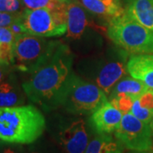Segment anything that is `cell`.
<instances>
[{"instance_id": "6da1fadb", "label": "cell", "mask_w": 153, "mask_h": 153, "mask_svg": "<svg viewBox=\"0 0 153 153\" xmlns=\"http://www.w3.org/2000/svg\"><path fill=\"white\" fill-rule=\"evenodd\" d=\"M73 55L66 44L58 41L47 58L22 84L32 102L46 110L61 105V99L71 75Z\"/></svg>"}, {"instance_id": "7a4b0ae2", "label": "cell", "mask_w": 153, "mask_h": 153, "mask_svg": "<svg viewBox=\"0 0 153 153\" xmlns=\"http://www.w3.org/2000/svg\"><path fill=\"white\" fill-rule=\"evenodd\" d=\"M43 113L33 105L0 107V140L10 144H31L45 129Z\"/></svg>"}, {"instance_id": "3957f363", "label": "cell", "mask_w": 153, "mask_h": 153, "mask_svg": "<svg viewBox=\"0 0 153 153\" xmlns=\"http://www.w3.org/2000/svg\"><path fill=\"white\" fill-rule=\"evenodd\" d=\"M107 35L115 44L132 55L153 54V32L126 12L110 19Z\"/></svg>"}, {"instance_id": "277c9868", "label": "cell", "mask_w": 153, "mask_h": 153, "mask_svg": "<svg viewBox=\"0 0 153 153\" xmlns=\"http://www.w3.org/2000/svg\"><path fill=\"white\" fill-rule=\"evenodd\" d=\"M107 101V95L97 85L71 73L61 99V105L75 114L93 113Z\"/></svg>"}, {"instance_id": "5b68a950", "label": "cell", "mask_w": 153, "mask_h": 153, "mask_svg": "<svg viewBox=\"0 0 153 153\" xmlns=\"http://www.w3.org/2000/svg\"><path fill=\"white\" fill-rule=\"evenodd\" d=\"M58 41L25 33L16 36L12 46V64L18 70L32 73L44 61Z\"/></svg>"}, {"instance_id": "8992f818", "label": "cell", "mask_w": 153, "mask_h": 153, "mask_svg": "<svg viewBox=\"0 0 153 153\" xmlns=\"http://www.w3.org/2000/svg\"><path fill=\"white\" fill-rule=\"evenodd\" d=\"M22 19L27 33L33 36L60 37L67 32L66 6L56 10L27 9L22 12Z\"/></svg>"}, {"instance_id": "52a82bcc", "label": "cell", "mask_w": 153, "mask_h": 153, "mask_svg": "<svg viewBox=\"0 0 153 153\" xmlns=\"http://www.w3.org/2000/svg\"><path fill=\"white\" fill-rule=\"evenodd\" d=\"M115 136L127 149L134 152H148L153 146V134L150 124L134 115L123 114Z\"/></svg>"}, {"instance_id": "ba28073f", "label": "cell", "mask_w": 153, "mask_h": 153, "mask_svg": "<svg viewBox=\"0 0 153 153\" xmlns=\"http://www.w3.org/2000/svg\"><path fill=\"white\" fill-rule=\"evenodd\" d=\"M60 142L66 153H85L88 136L84 121H73L60 134Z\"/></svg>"}, {"instance_id": "9c48e42d", "label": "cell", "mask_w": 153, "mask_h": 153, "mask_svg": "<svg viewBox=\"0 0 153 153\" xmlns=\"http://www.w3.org/2000/svg\"><path fill=\"white\" fill-rule=\"evenodd\" d=\"M123 114L110 101H105L91 116V122L99 134H110L118 128Z\"/></svg>"}, {"instance_id": "30bf717a", "label": "cell", "mask_w": 153, "mask_h": 153, "mask_svg": "<svg viewBox=\"0 0 153 153\" xmlns=\"http://www.w3.org/2000/svg\"><path fill=\"white\" fill-rule=\"evenodd\" d=\"M127 71L153 89V54L132 55L127 63Z\"/></svg>"}, {"instance_id": "8fae6325", "label": "cell", "mask_w": 153, "mask_h": 153, "mask_svg": "<svg viewBox=\"0 0 153 153\" xmlns=\"http://www.w3.org/2000/svg\"><path fill=\"white\" fill-rule=\"evenodd\" d=\"M127 64L122 61H111L105 64L99 71L96 83L106 95H110L116 84L127 73Z\"/></svg>"}, {"instance_id": "7c38bea8", "label": "cell", "mask_w": 153, "mask_h": 153, "mask_svg": "<svg viewBox=\"0 0 153 153\" xmlns=\"http://www.w3.org/2000/svg\"><path fill=\"white\" fill-rule=\"evenodd\" d=\"M67 37L78 39L88 25L86 13L82 6L75 0H69L66 5Z\"/></svg>"}, {"instance_id": "4fadbf2b", "label": "cell", "mask_w": 153, "mask_h": 153, "mask_svg": "<svg viewBox=\"0 0 153 153\" xmlns=\"http://www.w3.org/2000/svg\"><path fill=\"white\" fill-rule=\"evenodd\" d=\"M125 12L135 22L153 32V0H131Z\"/></svg>"}, {"instance_id": "5bb4252c", "label": "cell", "mask_w": 153, "mask_h": 153, "mask_svg": "<svg viewBox=\"0 0 153 153\" xmlns=\"http://www.w3.org/2000/svg\"><path fill=\"white\" fill-rule=\"evenodd\" d=\"M81 2L88 11L110 19L119 16L125 12L120 0H81Z\"/></svg>"}, {"instance_id": "9a60e30c", "label": "cell", "mask_w": 153, "mask_h": 153, "mask_svg": "<svg viewBox=\"0 0 153 153\" xmlns=\"http://www.w3.org/2000/svg\"><path fill=\"white\" fill-rule=\"evenodd\" d=\"M148 89L149 88L140 80H138L132 76L125 77L121 79L116 84L111 93L110 94V98L116 95H126L136 100Z\"/></svg>"}, {"instance_id": "2e32d148", "label": "cell", "mask_w": 153, "mask_h": 153, "mask_svg": "<svg viewBox=\"0 0 153 153\" xmlns=\"http://www.w3.org/2000/svg\"><path fill=\"white\" fill-rule=\"evenodd\" d=\"M25 100L20 88L12 78L0 83V107L22 105Z\"/></svg>"}, {"instance_id": "e0dca14e", "label": "cell", "mask_w": 153, "mask_h": 153, "mask_svg": "<svg viewBox=\"0 0 153 153\" xmlns=\"http://www.w3.org/2000/svg\"><path fill=\"white\" fill-rule=\"evenodd\" d=\"M130 113L150 124L153 118V89L149 88L134 100Z\"/></svg>"}, {"instance_id": "ac0fdd59", "label": "cell", "mask_w": 153, "mask_h": 153, "mask_svg": "<svg viewBox=\"0 0 153 153\" xmlns=\"http://www.w3.org/2000/svg\"><path fill=\"white\" fill-rule=\"evenodd\" d=\"M85 153H123V149L108 134H100L88 143Z\"/></svg>"}, {"instance_id": "d6986e66", "label": "cell", "mask_w": 153, "mask_h": 153, "mask_svg": "<svg viewBox=\"0 0 153 153\" xmlns=\"http://www.w3.org/2000/svg\"><path fill=\"white\" fill-rule=\"evenodd\" d=\"M22 4L30 10L37 9H51L56 10L67 5L69 0H22Z\"/></svg>"}, {"instance_id": "ffe728a7", "label": "cell", "mask_w": 153, "mask_h": 153, "mask_svg": "<svg viewBox=\"0 0 153 153\" xmlns=\"http://www.w3.org/2000/svg\"><path fill=\"white\" fill-rule=\"evenodd\" d=\"M110 102L119 110L123 114H126L131 111L134 100L126 95H116L110 98Z\"/></svg>"}, {"instance_id": "44dd1931", "label": "cell", "mask_w": 153, "mask_h": 153, "mask_svg": "<svg viewBox=\"0 0 153 153\" xmlns=\"http://www.w3.org/2000/svg\"><path fill=\"white\" fill-rule=\"evenodd\" d=\"M22 13H6L0 12V27H9L13 22L22 17Z\"/></svg>"}, {"instance_id": "7402d4cb", "label": "cell", "mask_w": 153, "mask_h": 153, "mask_svg": "<svg viewBox=\"0 0 153 153\" xmlns=\"http://www.w3.org/2000/svg\"><path fill=\"white\" fill-rule=\"evenodd\" d=\"M20 6L19 0H0V12L16 13Z\"/></svg>"}, {"instance_id": "603a6c76", "label": "cell", "mask_w": 153, "mask_h": 153, "mask_svg": "<svg viewBox=\"0 0 153 153\" xmlns=\"http://www.w3.org/2000/svg\"><path fill=\"white\" fill-rule=\"evenodd\" d=\"M16 36L8 27H0V43L13 45Z\"/></svg>"}, {"instance_id": "cb8c5ba5", "label": "cell", "mask_w": 153, "mask_h": 153, "mask_svg": "<svg viewBox=\"0 0 153 153\" xmlns=\"http://www.w3.org/2000/svg\"><path fill=\"white\" fill-rule=\"evenodd\" d=\"M8 28L10 30L12 33H14V35L16 37L22 35V34H25V33H27V29H26L24 24H23V22H22V17L19 18L15 22H13Z\"/></svg>"}, {"instance_id": "d4e9b609", "label": "cell", "mask_w": 153, "mask_h": 153, "mask_svg": "<svg viewBox=\"0 0 153 153\" xmlns=\"http://www.w3.org/2000/svg\"><path fill=\"white\" fill-rule=\"evenodd\" d=\"M8 65H10V64H8V63H5V62L0 60V83L3 82V81H4Z\"/></svg>"}, {"instance_id": "484cf974", "label": "cell", "mask_w": 153, "mask_h": 153, "mask_svg": "<svg viewBox=\"0 0 153 153\" xmlns=\"http://www.w3.org/2000/svg\"><path fill=\"white\" fill-rule=\"evenodd\" d=\"M1 153H18L16 151H15L14 149L12 148H5L3 152Z\"/></svg>"}, {"instance_id": "4316f807", "label": "cell", "mask_w": 153, "mask_h": 153, "mask_svg": "<svg viewBox=\"0 0 153 153\" xmlns=\"http://www.w3.org/2000/svg\"><path fill=\"white\" fill-rule=\"evenodd\" d=\"M150 127H151V128H152V134H153V118L151 121V123H150Z\"/></svg>"}, {"instance_id": "83f0119b", "label": "cell", "mask_w": 153, "mask_h": 153, "mask_svg": "<svg viewBox=\"0 0 153 153\" xmlns=\"http://www.w3.org/2000/svg\"><path fill=\"white\" fill-rule=\"evenodd\" d=\"M133 153H152L151 151H148V152H134Z\"/></svg>"}, {"instance_id": "f1b7e54d", "label": "cell", "mask_w": 153, "mask_h": 153, "mask_svg": "<svg viewBox=\"0 0 153 153\" xmlns=\"http://www.w3.org/2000/svg\"><path fill=\"white\" fill-rule=\"evenodd\" d=\"M151 152L153 153V146H152V150H151Z\"/></svg>"}, {"instance_id": "f546056e", "label": "cell", "mask_w": 153, "mask_h": 153, "mask_svg": "<svg viewBox=\"0 0 153 153\" xmlns=\"http://www.w3.org/2000/svg\"><path fill=\"white\" fill-rule=\"evenodd\" d=\"M30 153H39V152H30Z\"/></svg>"}]
</instances>
